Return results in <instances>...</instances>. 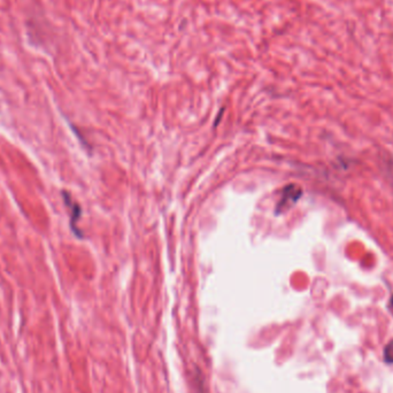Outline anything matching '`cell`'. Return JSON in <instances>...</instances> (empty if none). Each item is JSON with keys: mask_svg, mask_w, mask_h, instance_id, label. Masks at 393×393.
Instances as JSON below:
<instances>
[{"mask_svg": "<svg viewBox=\"0 0 393 393\" xmlns=\"http://www.w3.org/2000/svg\"><path fill=\"white\" fill-rule=\"evenodd\" d=\"M301 195V189L297 185H289L286 186L282 193L281 200L277 204L276 214H281L285 211H288L290 207H292L294 204L298 202V199Z\"/></svg>", "mask_w": 393, "mask_h": 393, "instance_id": "6da1fadb", "label": "cell"}, {"mask_svg": "<svg viewBox=\"0 0 393 393\" xmlns=\"http://www.w3.org/2000/svg\"><path fill=\"white\" fill-rule=\"evenodd\" d=\"M63 195V199H65V203L68 207H69L71 209V219H70V226H71V230L75 232L76 236L81 237L82 234H81V231L77 229V226H76V224H77V221L80 220L81 217V207L78 206V204H76L72 202V199L70 198V195L67 193V192H63L62 193Z\"/></svg>", "mask_w": 393, "mask_h": 393, "instance_id": "7a4b0ae2", "label": "cell"}, {"mask_svg": "<svg viewBox=\"0 0 393 393\" xmlns=\"http://www.w3.org/2000/svg\"><path fill=\"white\" fill-rule=\"evenodd\" d=\"M390 305H391V308L393 309V296L391 297V300H390Z\"/></svg>", "mask_w": 393, "mask_h": 393, "instance_id": "3957f363", "label": "cell"}]
</instances>
